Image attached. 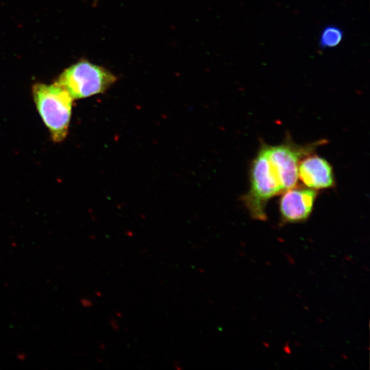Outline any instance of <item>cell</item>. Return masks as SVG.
<instances>
[{
	"label": "cell",
	"instance_id": "obj_1",
	"mask_svg": "<svg viewBox=\"0 0 370 370\" xmlns=\"http://www.w3.org/2000/svg\"><path fill=\"white\" fill-rule=\"evenodd\" d=\"M32 96L52 140L63 141L69 132L74 99L66 90L56 82L53 84L36 83L32 87Z\"/></svg>",
	"mask_w": 370,
	"mask_h": 370
},
{
	"label": "cell",
	"instance_id": "obj_2",
	"mask_svg": "<svg viewBox=\"0 0 370 370\" xmlns=\"http://www.w3.org/2000/svg\"><path fill=\"white\" fill-rule=\"evenodd\" d=\"M249 182V189L243 197L244 205L254 219L264 221L267 218L268 201L282 192L269 160L266 144L261 145L251 164Z\"/></svg>",
	"mask_w": 370,
	"mask_h": 370
},
{
	"label": "cell",
	"instance_id": "obj_3",
	"mask_svg": "<svg viewBox=\"0 0 370 370\" xmlns=\"http://www.w3.org/2000/svg\"><path fill=\"white\" fill-rule=\"evenodd\" d=\"M116 79L108 69L82 60L66 69L55 82L75 100L103 93Z\"/></svg>",
	"mask_w": 370,
	"mask_h": 370
},
{
	"label": "cell",
	"instance_id": "obj_4",
	"mask_svg": "<svg viewBox=\"0 0 370 370\" xmlns=\"http://www.w3.org/2000/svg\"><path fill=\"white\" fill-rule=\"evenodd\" d=\"M324 143L325 140H321L301 145L287 138L277 145L266 144L269 160L282 192L297 185L300 161L306 156L314 153L318 146Z\"/></svg>",
	"mask_w": 370,
	"mask_h": 370
},
{
	"label": "cell",
	"instance_id": "obj_5",
	"mask_svg": "<svg viewBox=\"0 0 370 370\" xmlns=\"http://www.w3.org/2000/svg\"><path fill=\"white\" fill-rule=\"evenodd\" d=\"M283 192L279 201L281 222L297 223L306 221L313 210L317 190L294 186Z\"/></svg>",
	"mask_w": 370,
	"mask_h": 370
},
{
	"label": "cell",
	"instance_id": "obj_6",
	"mask_svg": "<svg viewBox=\"0 0 370 370\" xmlns=\"http://www.w3.org/2000/svg\"><path fill=\"white\" fill-rule=\"evenodd\" d=\"M298 178L307 188L314 190L332 188L335 184L332 165L313 153L300 161Z\"/></svg>",
	"mask_w": 370,
	"mask_h": 370
},
{
	"label": "cell",
	"instance_id": "obj_7",
	"mask_svg": "<svg viewBox=\"0 0 370 370\" xmlns=\"http://www.w3.org/2000/svg\"><path fill=\"white\" fill-rule=\"evenodd\" d=\"M343 38V32L335 26H328L321 32L320 45L321 47H333L339 44Z\"/></svg>",
	"mask_w": 370,
	"mask_h": 370
}]
</instances>
